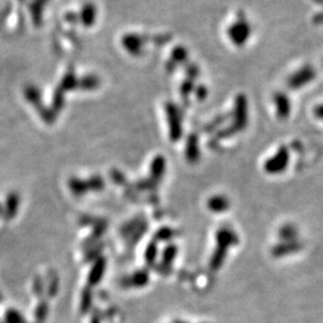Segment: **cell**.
Here are the masks:
<instances>
[{
    "label": "cell",
    "instance_id": "obj_1",
    "mask_svg": "<svg viewBox=\"0 0 323 323\" xmlns=\"http://www.w3.org/2000/svg\"><path fill=\"white\" fill-rule=\"evenodd\" d=\"M227 34L231 42L237 47H241L248 42L251 34H252V28L244 13H238L237 20L228 28Z\"/></svg>",
    "mask_w": 323,
    "mask_h": 323
},
{
    "label": "cell",
    "instance_id": "obj_2",
    "mask_svg": "<svg viewBox=\"0 0 323 323\" xmlns=\"http://www.w3.org/2000/svg\"><path fill=\"white\" fill-rule=\"evenodd\" d=\"M147 41V36L137 33L125 34L121 40L125 50L133 57H140L144 53V47Z\"/></svg>",
    "mask_w": 323,
    "mask_h": 323
},
{
    "label": "cell",
    "instance_id": "obj_3",
    "mask_svg": "<svg viewBox=\"0 0 323 323\" xmlns=\"http://www.w3.org/2000/svg\"><path fill=\"white\" fill-rule=\"evenodd\" d=\"M316 78V69L310 64L303 65L299 69H297L295 73H293L288 79V85L293 91H298V89L304 87L310 84Z\"/></svg>",
    "mask_w": 323,
    "mask_h": 323
},
{
    "label": "cell",
    "instance_id": "obj_4",
    "mask_svg": "<svg viewBox=\"0 0 323 323\" xmlns=\"http://www.w3.org/2000/svg\"><path fill=\"white\" fill-rule=\"evenodd\" d=\"M290 153L286 147H281L277 152L268 159L264 164V169L270 174H278L283 172L289 165Z\"/></svg>",
    "mask_w": 323,
    "mask_h": 323
},
{
    "label": "cell",
    "instance_id": "obj_5",
    "mask_svg": "<svg viewBox=\"0 0 323 323\" xmlns=\"http://www.w3.org/2000/svg\"><path fill=\"white\" fill-rule=\"evenodd\" d=\"M248 123V101L246 96L238 95L235 100L234 109V130L243 129Z\"/></svg>",
    "mask_w": 323,
    "mask_h": 323
},
{
    "label": "cell",
    "instance_id": "obj_6",
    "mask_svg": "<svg viewBox=\"0 0 323 323\" xmlns=\"http://www.w3.org/2000/svg\"><path fill=\"white\" fill-rule=\"evenodd\" d=\"M273 102L275 105L276 114L278 118L284 120L290 117L291 111H292V103L288 95L282 92L275 93L273 97Z\"/></svg>",
    "mask_w": 323,
    "mask_h": 323
},
{
    "label": "cell",
    "instance_id": "obj_7",
    "mask_svg": "<svg viewBox=\"0 0 323 323\" xmlns=\"http://www.w3.org/2000/svg\"><path fill=\"white\" fill-rule=\"evenodd\" d=\"M188 49L185 46H176L173 48L171 52V58L166 63V70L168 73H173V71L178 67V65H182L184 63H188Z\"/></svg>",
    "mask_w": 323,
    "mask_h": 323
},
{
    "label": "cell",
    "instance_id": "obj_8",
    "mask_svg": "<svg viewBox=\"0 0 323 323\" xmlns=\"http://www.w3.org/2000/svg\"><path fill=\"white\" fill-rule=\"evenodd\" d=\"M302 249V244L299 240H291V241H281L280 244L276 245L272 253L275 257H284L294 253L299 252Z\"/></svg>",
    "mask_w": 323,
    "mask_h": 323
},
{
    "label": "cell",
    "instance_id": "obj_9",
    "mask_svg": "<svg viewBox=\"0 0 323 323\" xmlns=\"http://www.w3.org/2000/svg\"><path fill=\"white\" fill-rule=\"evenodd\" d=\"M167 117L169 120V124L171 126V133L173 139H177V137L181 136V116L177 107L173 103H167L166 105Z\"/></svg>",
    "mask_w": 323,
    "mask_h": 323
},
{
    "label": "cell",
    "instance_id": "obj_10",
    "mask_svg": "<svg viewBox=\"0 0 323 323\" xmlns=\"http://www.w3.org/2000/svg\"><path fill=\"white\" fill-rule=\"evenodd\" d=\"M98 10L92 3H86L82 6L79 13V20L85 28H91L96 23Z\"/></svg>",
    "mask_w": 323,
    "mask_h": 323
},
{
    "label": "cell",
    "instance_id": "obj_11",
    "mask_svg": "<svg viewBox=\"0 0 323 323\" xmlns=\"http://www.w3.org/2000/svg\"><path fill=\"white\" fill-rule=\"evenodd\" d=\"M43 7L44 6L40 3H38L37 0H34V2L30 3V5H29V9H30L31 16H32V20L36 26H40L42 24Z\"/></svg>",
    "mask_w": 323,
    "mask_h": 323
},
{
    "label": "cell",
    "instance_id": "obj_12",
    "mask_svg": "<svg viewBox=\"0 0 323 323\" xmlns=\"http://www.w3.org/2000/svg\"><path fill=\"white\" fill-rule=\"evenodd\" d=\"M298 229L292 224L284 225L279 230V237L282 241H291V240H298Z\"/></svg>",
    "mask_w": 323,
    "mask_h": 323
},
{
    "label": "cell",
    "instance_id": "obj_13",
    "mask_svg": "<svg viewBox=\"0 0 323 323\" xmlns=\"http://www.w3.org/2000/svg\"><path fill=\"white\" fill-rule=\"evenodd\" d=\"M78 80L74 68H69L62 79L60 88L62 91H71L74 88H78Z\"/></svg>",
    "mask_w": 323,
    "mask_h": 323
},
{
    "label": "cell",
    "instance_id": "obj_14",
    "mask_svg": "<svg viewBox=\"0 0 323 323\" xmlns=\"http://www.w3.org/2000/svg\"><path fill=\"white\" fill-rule=\"evenodd\" d=\"M100 79L95 75H87L78 80V88L84 91H94L100 86Z\"/></svg>",
    "mask_w": 323,
    "mask_h": 323
},
{
    "label": "cell",
    "instance_id": "obj_15",
    "mask_svg": "<svg viewBox=\"0 0 323 323\" xmlns=\"http://www.w3.org/2000/svg\"><path fill=\"white\" fill-rule=\"evenodd\" d=\"M209 208L213 211H224L228 208V201L225 199V197L222 196H217L213 197L209 201Z\"/></svg>",
    "mask_w": 323,
    "mask_h": 323
},
{
    "label": "cell",
    "instance_id": "obj_16",
    "mask_svg": "<svg viewBox=\"0 0 323 323\" xmlns=\"http://www.w3.org/2000/svg\"><path fill=\"white\" fill-rule=\"evenodd\" d=\"M185 71H186L187 78L190 80H193V81L200 75V68L194 63H187L186 67H185Z\"/></svg>",
    "mask_w": 323,
    "mask_h": 323
},
{
    "label": "cell",
    "instance_id": "obj_17",
    "mask_svg": "<svg viewBox=\"0 0 323 323\" xmlns=\"http://www.w3.org/2000/svg\"><path fill=\"white\" fill-rule=\"evenodd\" d=\"M25 96L31 102H39V100H40L39 89L35 86H29L26 88Z\"/></svg>",
    "mask_w": 323,
    "mask_h": 323
},
{
    "label": "cell",
    "instance_id": "obj_18",
    "mask_svg": "<svg viewBox=\"0 0 323 323\" xmlns=\"http://www.w3.org/2000/svg\"><path fill=\"white\" fill-rule=\"evenodd\" d=\"M151 40L156 46H163L166 43L171 41V35H169V34H159V35L153 36V37L151 38Z\"/></svg>",
    "mask_w": 323,
    "mask_h": 323
},
{
    "label": "cell",
    "instance_id": "obj_19",
    "mask_svg": "<svg viewBox=\"0 0 323 323\" xmlns=\"http://www.w3.org/2000/svg\"><path fill=\"white\" fill-rule=\"evenodd\" d=\"M194 89V84H193V80H190V79H186L183 83H182V86H181V94H182V97L184 99L188 98L189 95L192 93V91Z\"/></svg>",
    "mask_w": 323,
    "mask_h": 323
},
{
    "label": "cell",
    "instance_id": "obj_20",
    "mask_svg": "<svg viewBox=\"0 0 323 323\" xmlns=\"http://www.w3.org/2000/svg\"><path fill=\"white\" fill-rule=\"evenodd\" d=\"M63 93H64V91H62L60 87L55 92V97H53V106H55V109H57V110H60L61 107L63 106V103H64Z\"/></svg>",
    "mask_w": 323,
    "mask_h": 323
},
{
    "label": "cell",
    "instance_id": "obj_21",
    "mask_svg": "<svg viewBox=\"0 0 323 323\" xmlns=\"http://www.w3.org/2000/svg\"><path fill=\"white\" fill-rule=\"evenodd\" d=\"M65 21L71 25H75L77 24L78 22H80L79 20V14H76V13H73V12H69L65 15Z\"/></svg>",
    "mask_w": 323,
    "mask_h": 323
},
{
    "label": "cell",
    "instance_id": "obj_22",
    "mask_svg": "<svg viewBox=\"0 0 323 323\" xmlns=\"http://www.w3.org/2000/svg\"><path fill=\"white\" fill-rule=\"evenodd\" d=\"M207 94H208V91L206 86L204 85H200L195 88V95L199 100H205L207 97Z\"/></svg>",
    "mask_w": 323,
    "mask_h": 323
},
{
    "label": "cell",
    "instance_id": "obj_23",
    "mask_svg": "<svg viewBox=\"0 0 323 323\" xmlns=\"http://www.w3.org/2000/svg\"><path fill=\"white\" fill-rule=\"evenodd\" d=\"M314 115L317 119L319 120H323V104H320L318 106L315 107L314 110Z\"/></svg>",
    "mask_w": 323,
    "mask_h": 323
},
{
    "label": "cell",
    "instance_id": "obj_24",
    "mask_svg": "<svg viewBox=\"0 0 323 323\" xmlns=\"http://www.w3.org/2000/svg\"><path fill=\"white\" fill-rule=\"evenodd\" d=\"M314 22H315V23H319V24H322V23H323V12L317 14V15L314 17Z\"/></svg>",
    "mask_w": 323,
    "mask_h": 323
},
{
    "label": "cell",
    "instance_id": "obj_25",
    "mask_svg": "<svg viewBox=\"0 0 323 323\" xmlns=\"http://www.w3.org/2000/svg\"><path fill=\"white\" fill-rule=\"evenodd\" d=\"M312 2H314L315 4H317L319 6H323V0H312Z\"/></svg>",
    "mask_w": 323,
    "mask_h": 323
},
{
    "label": "cell",
    "instance_id": "obj_26",
    "mask_svg": "<svg viewBox=\"0 0 323 323\" xmlns=\"http://www.w3.org/2000/svg\"><path fill=\"white\" fill-rule=\"evenodd\" d=\"M37 2L40 3V4H42V5L44 6V5H46V4L49 2V0H37Z\"/></svg>",
    "mask_w": 323,
    "mask_h": 323
}]
</instances>
